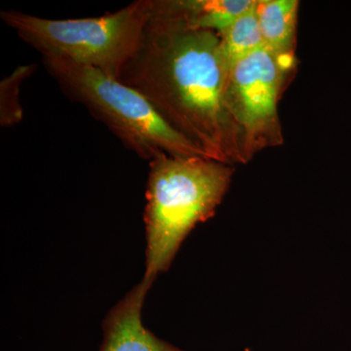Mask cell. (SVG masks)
<instances>
[{
  "label": "cell",
  "instance_id": "cell-1",
  "mask_svg": "<svg viewBox=\"0 0 351 351\" xmlns=\"http://www.w3.org/2000/svg\"><path fill=\"white\" fill-rule=\"evenodd\" d=\"M119 80L145 96L208 158L223 163L233 156L228 69L214 32L152 11L140 48Z\"/></svg>",
  "mask_w": 351,
  "mask_h": 351
},
{
  "label": "cell",
  "instance_id": "cell-2",
  "mask_svg": "<svg viewBox=\"0 0 351 351\" xmlns=\"http://www.w3.org/2000/svg\"><path fill=\"white\" fill-rule=\"evenodd\" d=\"M144 221L147 260L142 282L169 269L197 223L214 216L232 179L223 163L201 156H161L149 163Z\"/></svg>",
  "mask_w": 351,
  "mask_h": 351
},
{
  "label": "cell",
  "instance_id": "cell-3",
  "mask_svg": "<svg viewBox=\"0 0 351 351\" xmlns=\"http://www.w3.org/2000/svg\"><path fill=\"white\" fill-rule=\"evenodd\" d=\"M44 68L71 100L80 104L122 145L151 162L161 156L208 157L174 130L137 90L98 69L43 54Z\"/></svg>",
  "mask_w": 351,
  "mask_h": 351
},
{
  "label": "cell",
  "instance_id": "cell-4",
  "mask_svg": "<svg viewBox=\"0 0 351 351\" xmlns=\"http://www.w3.org/2000/svg\"><path fill=\"white\" fill-rule=\"evenodd\" d=\"M152 0H136L115 12L82 19H46L17 10L0 18L41 55L63 57L119 80L142 43Z\"/></svg>",
  "mask_w": 351,
  "mask_h": 351
},
{
  "label": "cell",
  "instance_id": "cell-5",
  "mask_svg": "<svg viewBox=\"0 0 351 351\" xmlns=\"http://www.w3.org/2000/svg\"><path fill=\"white\" fill-rule=\"evenodd\" d=\"M279 56L267 47L252 53L228 71V101L235 121L255 134L276 115L280 84Z\"/></svg>",
  "mask_w": 351,
  "mask_h": 351
},
{
  "label": "cell",
  "instance_id": "cell-6",
  "mask_svg": "<svg viewBox=\"0 0 351 351\" xmlns=\"http://www.w3.org/2000/svg\"><path fill=\"white\" fill-rule=\"evenodd\" d=\"M149 286L141 281L108 314L100 351H184L157 338L142 322Z\"/></svg>",
  "mask_w": 351,
  "mask_h": 351
},
{
  "label": "cell",
  "instance_id": "cell-7",
  "mask_svg": "<svg viewBox=\"0 0 351 351\" xmlns=\"http://www.w3.org/2000/svg\"><path fill=\"white\" fill-rule=\"evenodd\" d=\"M299 2L295 0H261L257 15L265 47L280 56L294 36Z\"/></svg>",
  "mask_w": 351,
  "mask_h": 351
},
{
  "label": "cell",
  "instance_id": "cell-8",
  "mask_svg": "<svg viewBox=\"0 0 351 351\" xmlns=\"http://www.w3.org/2000/svg\"><path fill=\"white\" fill-rule=\"evenodd\" d=\"M256 5L257 1L221 34V52L228 71L245 57L265 46Z\"/></svg>",
  "mask_w": 351,
  "mask_h": 351
},
{
  "label": "cell",
  "instance_id": "cell-9",
  "mask_svg": "<svg viewBox=\"0 0 351 351\" xmlns=\"http://www.w3.org/2000/svg\"><path fill=\"white\" fill-rule=\"evenodd\" d=\"M34 66H21L1 82V125L9 127L19 123L23 117L20 104V86L32 73Z\"/></svg>",
  "mask_w": 351,
  "mask_h": 351
}]
</instances>
